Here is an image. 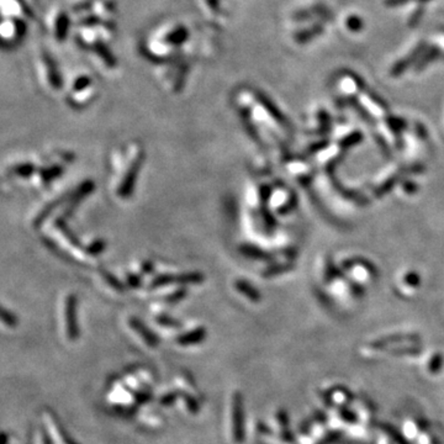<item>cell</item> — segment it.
<instances>
[{"label":"cell","mask_w":444,"mask_h":444,"mask_svg":"<svg viewBox=\"0 0 444 444\" xmlns=\"http://www.w3.org/2000/svg\"><path fill=\"white\" fill-rule=\"evenodd\" d=\"M241 403L238 402L237 398H235L233 402V435L236 439H240L241 437Z\"/></svg>","instance_id":"30bf717a"},{"label":"cell","mask_w":444,"mask_h":444,"mask_svg":"<svg viewBox=\"0 0 444 444\" xmlns=\"http://www.w3.org/2000/svg\"><path fill=\"white\" fill-rule=\"evenodd\" d=\"M72 20L69 16V10L65 8H57L53 10L52 15L48 18V27H50L51 35L55 41L64 42L69 33Z\"/></svg>","instance_id":"7a4b0ae2"},{"label":"cell","mask_w":444,"mask_h":444,"mask_svg":"<svg viewBox=\"0 0 444 444\" xmlns=\"http://www.w3.org/2000/svg\"><path fill=\"white\" fill-rule=\"evenodd\" d=\"M28 22L21 20L3 19L2 21V39L4 47H15L22 41L27 32Z\"/></svg>","instance_id":"6da1fadb"},{"label":"cell","mask_w":444,"mask_h":444,"mask_svg":"<svg viewBox=\"0 0 444 444\" xmlns=\"http://www.w3.org/2000/svg\"><path fill=\"white\" fill-rule=\"evenodd\" d=\"M141 162H142V156H139V157H137V159L133 162L132 166H131V169L129 170V173H127L126 176H125V180L121 185V190H120V194L122 196L130 195L131 192H132L133 184H135V180H136V174H137V172L139 170V167H141Z\"/></svg>","instance_id":"52a82bcc"},{"label":"cell","mask_w":444,"mask_h":444,"mask_svg":"<svg viewBox=\"0 0 444 444\" xmlns=\"http://www.w3.org/2000/svg\"><path fill=\"white\" fill-rule=\"evenodd\" d=\"M14 172H15L18 175H21V176H28V175L32 174L33 172H35V167H33L32 164H30V163L20 164V166L15 167V169H14Z\"/></svg>","instance_id":"4fadbf2b"},{"label":"cell","mask_w":444,"mask_h":444,"mask_svg":"<svg viewBox=\"0 0 444 444\" xmlns=\"http://www.w3.org/2000/svg\"><path fill=\"white\" fill-rule=\"evenodd\" d=\"M42 64L46 68V73L48 77V82L52 85V88H55L56 90H58V88L62 87V77L61 73L57 69V64L55 59L52 58V56L48 55L46 51H42L41 56H40Z\"/></svg>","instance_id":"277c9868"},{"label":"cell","mask_w":444,"mask_h":444,"mask_svg":"<svg viewBox=\"0 0 444 444\" xmlns=\"http://www.w3.org/2000/svg\"><path fill=\"white\" fill-rule=\"evenodd\" d=\"M3 19L21 20L31 21L32 19V7L28 0H2Z\"/></svg>","instance_id":"3957f363"},{"label":"cell","mask_w":444,"mask_h":444,"mask_svg":"<svg viewBox=\"0 0 444 444\" xmlns=\"http://www.w3.org/2000/svg\"><path fill=\"white\" fill-rule=\"evenodd\" d=\"M203 280V275L199 273H187V274L178 275L176 281L181 284H189V283H200Z\"/></svg>","instance_id":"8fae6325"},{"label":"cell","mask_w":444,"mask_h":444,"mask_svg":"<svg viewBox=\"0 0 444 444\" xmlns=\"http://www.w3.org/2000/svg\"><path fill=\"white\" fill-rule=\"evenodd\" d=\"M90 85H92V79H90L89 77L87 76L78 77L73 84V90L74 92H83L84 89H87V88L90 87Z\"/></svg>","instance_id":"7c38bea8"},{"label":"cell","mask_w":444,"mask_h":444,"mask_svg":"<svg viewBox=\"0 0 444 444\" xmlns=\"http://www.w3.org/2000/svg\"><path fill=\"white\" fill-rule=\"evenodd\" d=\"M65 320H67V329L68 337L74 340L77 337V326H76V299L70 295L67 299V307H65Z\"/></svg>","instance_id":"8992f818"},{"label":"cell","mask_w":444,"mask_h":444,"mask_svg":"<svg viewBox=\"0 0 444 444\" xmlns=\"http://www.w3.org/2000/svg\"><path fill=\"white\" fill-rule=\"evenodd\" d=\"M184 295H185L184 290H179V291L174 292V294L172 295V298H169V299H168V300H169V301H179V300H180V299L184 298Z\"/></svg>","instance_id":"ac0fdd59"},{"label":"cell","mask_w":444,"mask_h":444,"mask_svg":"<svg viewBox=\"0 0 444 444\" xmlns=\"http://www.w3.org/2000/svg\"><path fill=\"white\" fill-rule=\"evenodd\" d=\"M62 174V168L61 167H53L51 169L44 170L42 172V176H44L45 180H51V179L56 178L57 175Z\"/></svg>","instance_id":"2e32d148"},{"label":"cell","mask_w":444,"mask_h":444,"mask_svg":"<svg viewBox=\"0 0 444 444\" xmlns=\"http://www.w3.org/2000/svg\"><path fill=\"white\" fill-rule=\"evenodd\" d=\"M3 321H4V322L7 323V324H9V326H11V327H13L14 324H15V322H16V320H15V317H14V315L13 314H9V312H8L7 310H4V311H3Z\"/></svg>","instance_id":"e0dca14e"},{"label":"cell","mask_w":444,"mask_h":444,"mask_svg":"<svg viewBox=\"0 0 444 444\" xmlns=\"http://www.w3.org/2000/svg\"><path fill=\"white\" fill-rule=\"evenodd\" d=\"M142 270H143V273H151L153 270V266L152 263H150V262H146V263H143V266H142Z\"/></svg>","instance_id":"44dd1931"},{"label":"cell","mask_w":444,"mask_h":444,"mask_svg":"<svg viewBox=\"0 0 444 444\" xmlns=\"http://www.w3.org/2000/svg\"><path fill=\"white\" fill-rule=\"evenodd\" d=\"M131 326H132L133 329H136V331L141 335V337L143 338L148 344H151L152 347L156 346V343H157V338L155 337V335H153L150 329H147L146 327H144V324L142 323L141 321L132 318V320H131Z\"/></svg>","instance_id":"ba28073f"},{"label":"cell","mask_w":444,"mask_h":444,"mask_svg":"<svg viewBox=\"0 0 444 444\" xmlns=\"http://www.w3.org/2000/svg\"><path fill=\"white\" fill-rule=\"evenodd\" d=\"M105 249V243L102 240H96L94 241L92 244L89 246V248H88V252L90 253V254H99V253H101L102 250Z\"/></svg>","instance_id":"9a60e30c"},{"label":"cell","mask_w":444,"mask_h":444,"mask_svg":"<svg viewBox=\"0 0 444 444\" xmlns=\"http://www.w3.org/2000/svg\"><path fill=\"white\" fill-rule=\"evenodd\" d=\"M201 8L203 11L206 14L210 21L215 22V24H221L225 21L224 19L227 18V14L222 10V2L221 0H201Z\"/></svg>","instance_id":"5b68a950"},{"label":"cell","mask_w":444,"mask_h":444,"mask_svg":"<svg viewBox=\"0 0 444 444\" xmlns=\"http://www.w3.org/2000/svg\"><path fill=\"white\" fill-rule=\"evenodd\" d=\"M176 280V278H173V275H159L155 279V280L152 281V287H158V286H163L166 285V284L172 283V281Z\"/></svg>","instance_id":"5bb4252c"},{"label":"cell","mask_w":444,"mask_h":444,"mask_svg":"<svg viewBox=\"0 0 444 444\" xmlns=\"http://www.w3.org/2000/svg\"><path fill=\"white\" fill-rule=\"evenodd\" d=\"M205 337V331L203 328L194 329V331L187 333V335L181 336L179 338V342L181 344H192V343H198L200 341H203Z\"/></svg>","instance_id":"9c48e42d"},{"label":"cell","mask_w":444,"mask_h":444,"mask_svg":"<svg viewBox=\"0 0 444 444\" xmlns=\"http://www.w3.org/2000/svg\"><path fill=\"white\" fill-rule=\"evenodd\" d=\"M127 280H129L130 286H132V287L139 286V278L137 277V275H130Z\"/></svg>","instance_id":"d6986e66"},{"label":"cell","mask_w":444,"mask_h":444,"mask_svg":"<svg viewBox=\"0 0 444 444\" xmlns=\"http://www.w3.org/2000/svg\"><path fill=\"white\" fill-rule=\"evenodd\" d=\"M105 278L107 279V281H110V283L113 284L114 287H116V289H120V290H121V284H120V281L115 280V278H114L113 275H111V274H106V275H105Z\"/></svg>","instance_id":"ffe728a7"}]
</instances>
